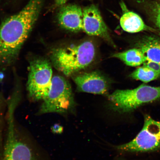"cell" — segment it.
I'll return each mask as SVG.
<instances>
[{
    "instance_id": "1",
    "label": "cell",
    "mask_w": 160,
    "mask_h": 160,
    "mask_svg": "<svg viewBox=\"0 0 160 160\" xmlns=\"http://www.w3.org/2000/svg\"><path fill=\"white\" fill-rule=\"evenodd\" d=\"M45 0H30L18 13L0 26V64L9 65L17 59L32 30Z\"/></svg>"
},
{
    "instance_id": "2",
    "label": "cell",
    "mask_w": 160,
    "mask_h": 160,
    "mask_svg": "<svg viewBox=\"0 0 160 160\" xmlns=\"http://www.w3.org/2000/svg\"><path fill=\"white\" fill-rule=\"evenodd\" d=\"M95 55L94 44L87 41L55 49L52 53L51 59L56 69L69 76L89 66L94 59Z\"/></svg>"
},
{
    "instance_id": "12",
    "label": "cell",
    "mask_w": 160,
    "mask_h": 160,
    "mask_svg": "<svg viewBox=\"0 0 160 160\" xmlns=\"http://www.w3.org/2000/svg\"><path fill=\"white\" fill-rule=\"evenodd\" d=\"M147 61L160 63V39L154 36H147L139 45Z\"/></svg>"
},
{
    "instance_id": "17",
    "label": "cell",
    "mask_w": 160,
    "mask_h": 160,
    "mask_svg": "<svg viewBox=\"0 0 160 160\" xmlns=\"http://www.w3.org/2000/svg\"><path fill=\"white\" fill-rule=\"evenodd\" d=\"M1 105L0 101V145L2 144V115Z\"/></svg>"
},
{
    "instance_id": "9",
    "label": "cell",
    "mask_w": 160,
    "mask_h": 160,
    "mask_svg": "<svg viewBox=\"0 0 160 160\" xmlns=\"http://www.w3.org/2000/svg\"><path fill=\"white\" fill-rule=\"evenodd\" d=\"M74 81L79 91L103 95L107 93L108 89L104 78L95 72L83 73L76 76Z\"/></svg>"
},
{
    "instance_id": "11",
    "label": "cell",
    "mask_w": 160,
    "mask_h": 160,
    "mask_svg": "<svg viewBox=\"0 0 160 160\" xmlns=\"http://www.w3.org/2000/svg\"><path fill=\"white\" fill-rule=\"evenodd\" d=\"M120 22L122 28L128 32L135 33L147 31L160 33L158 30L146 25L137 14L127 10L122 16Z\"/></svg>"
},
{
    "instance_id": "16",
    "label": "cell",
    "mask_w": 160,
    "mask_h": 160,
    "mask_svg": "<svg viewBox=\"0 0 160 160\" xmlns=\"http://www.w3.org/2000/svg\"><path fill=\"white\" fill-rule=\"evenodd\" d=\"M143 66L160 73V63L147 60L143 63Z\"/></svg>"
},
{
    "instance_id": "5",
    "label": "cell",
    "mask_w": 160,
    "mask_h": 160,
    "mask_svg": "<svg viewBox=\"0 0 160 160\" xmlns=\"http://www.w3.org/2000/svg\"><path fill=\"white\" fill-rule=\"evenodd\" d=\"M17 104L15 100H12L8 106L7 133L2 160H38L29 146L17 133L14 119Z\"/></svg>"
},
{
    "instance_id": "18",
    "label": "cell",
    "mask_w": 160,
    "mask_h": 160,
    "mask_svg": "<svg viewBox=\"0 0 160 160\" xmlns=\"http://www.w3.org/2000/svg\"><path fill=\"white\" fill-rule=\"evenodd\" d=\"M68 0H54L57 6H63L67 2Z\"/></svg>"
},
{
    "instance_id": "6",
    "label": "cell",
    "mask_w": 160,
    "mask_h": 160,
    "mask_svg": "<svg viewBox=\"0 0 160 160\" xmlns=\"http://www.w3.org/2000/svg\"><path fill=\"white\" fill-rule=\"evenodd\" d=\"M52 78V70L48 61L39 58L32 61L27 84L30 98L34 101H43L51 89Z\"/></svg>"
},
{
    "instance_id": "4",
    "label": "cell",
    "mask_w": 160,
    "mask_h": 160,
    "mask_svg": "<svg viewBox=\"0 0 160 160\" xmlns=\"http://www.w3.org/2000/svg\"><path fill=\"white\" fill-rule=\"evenodd\" d=\"M42 101L39 112L41 114H66L75 110V103L71 86L61 76L56 75L53 77L51 89Z\"/></svg>"
},
{
    "instance_id": "13",
    "label": "cell",
    "mask_w": 160,
    "mask_h": 160,
    "mask_svg": "<svg viewBox=\"0 0 160 160\" xmlns=\"http://www.w3.org/2000/svg\"><path fill=\"white\" fill-rule=\"evenodd\" d=\"M112 57L117 58L123 61L126 65L132 67L143 64L147 61L144 54L139 48L114 54Z\"/></svg>"
},
{
    "instance_id": "10",
    "label": "cell",
    "mask_w": 160,
    "mask_h": 160,
    "mask_svg": "<svg viewBox=\"0 0 160 160\" xmlns=\"http://www.w3.org/2000/svg\"><path fill=\"white\" fill-rule=\"evenodd\" d=\"M58 19L60 25L65 29L74 32L83 31V12L78 6H64L58 14Z\"/></svg>"
},
{
    "instance_id": "14",
    "label": "cell",
    "mask_w": 160,
    "mask_h": 160,
    "mask_svg": "<svg viewBox=\"0 0 160 160\" xmlns=\"http://www.w3.org/2000/svg\"><path fill=\"white\" fill-rule=\"evenodd\" d=\"M130 77L144 83H148L159 78L160 77V73L143 66L138 68L132 73Z\"/></svg>"
},
{
    "instance_id": "19",
    "label": "cell",
    "mask_w": 160,
    "mask_h": 160,
    "mask_svg": "<svg viewBox=\"0 0 160 160\" xmlns=\"http://www.w3.org/2000/svg\"><path fill=\"white\" fill-rule=\"evenodd\" d=\"M158 1H160V0H158Z\"/></svg>"
},
{
    "instance_id": "8",
    "label": "cell",
    "mask_w": 160,
    "mask_h": 160,
    "mask_svg": "<svg viewBox=\"0 0 160 160\" xmlns=\"http://www.w3.org/2000/svg\"><path fill=\"white\" fill-rule=\"evenodd\" d=\"M83 12V31L88 35L97 36L112 42L107 26L98 8L92 5L85 8Z\"/></svg>"
},
{
    "instance_id": "3",
    "label": "cell",
    "mask_w": 160,
    "mask_h": 160,
    "mask_svg": "<svg viewBox=\"0 0 160 160\" xmlns=\"http://www.w3.org/2000/svg\"><path fill=\"white\" fill-rule=\"evenodd\" d=\"M108 98L113 111L130 113L141 106L160 99V86L142 84L133 89L117 90Z\"/></svg>"
},
{
    "instance_id": "7",
    "label": "cell",
    "mask_w": 160,
    "mask_h": 160,
    "mask_svg": "<svg viewBox=\"0 0 160 160\" xmlns=\"http://www.w3.org/2000/svg\"><path fill=\"white\" fill-rule=\"evenodd\" d=\"M117 148L122 151L142 152L160 149V121L145 115L142 129L135 138Z\"/></svg>"
},
{
    "instance_id": "15",
    "label": "cell",
    "mask_w": 160,
    "mask_h": 160,
    "mask_svg": "<svg viewBox=\"0 0 160 160\" xmlns=\"http://www.w3.org/2000/svg\"><path fill=\"white\" fill-rule=\"evenodd\" d=\"M145 9L152 21L160 30V1L147 2Z\"/></svg>"
},
{
    "instance_id": "20",
    "label": "cell",
    "mask_w": 160,
    "mask_h": 160,
    "mask_svg": "<svg viewBox=\"0 0 160 160\" xmlns=\"http://www.w3.org/2000/svg\"><path fill=\"white\" fill-rule=\"evenodd\" d=\"M0 1H1V0H0Z\"/></svg>"
}]
</instances>
